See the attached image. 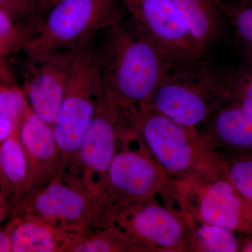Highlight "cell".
<instances>
[{"instance_id": "17", "label": "cell", "mask_w": 252, "mask_h": 252, "mask_svg": "<svg viewBox=\"0 0 252 252\" xmlns=\"http://www.w3.org/2000/svg\"><path fill=\"white\" fill-rule=\"evenodd\" d=\"M187 31L202 49L216 40L220 33L217 0H172Z\"/></svg>"}, {"instance_id": "15", "label": "cell", "mask_w": 252, "mask_h": 252, "mask_svg": "<svg viewBox=\"0 0 252 252\" xmlns=\"http://www.w3.org/2000/svg\"><path fill=\"white\" fill-rule=\"evenodd\" d=\"M198 128L217 149L252 154V114L232 102Z\"/></svg>"}, {"instance_id": "13", "label": "cell", "mask_w": 252, "mask_h": 252, "mask_svg": "<svg viewBox=\"0 0 252 252\" xmlns=\"http://www.w3.org/2000/svg\"><path fill=\"white\" fill-rule=\"evenodd\" d=\"M19 137L28 165L24 197L59 176L61 162L53 126L38 117L30 107L21 123Z\"/></svg>"}, {"instance_id": "31", "label": "cell", "mask_w": 252, "mask_h": 252, "mask_svg": "<svg viewBox=\"0 0 252 252\" xmlns=\"http://www.w3.org/2000/svg\"><path fill=\"white\" fill-rule=\"evenodd\" d=\"M245 2L248 3V4L252 5V0H243Z\"/></svg>"}, {"instance_id": "7", "label": "cell", "mask_w": 252, "mask_h": 252, "mask_svg": "<svg viewBox=\"0 0 252 252\" xmlns=\"http://www.w3.org/2000/svg\"><path fill=\"white\" fill-rule=\"evenodd\" d=\"M18 215L38 217L56 228L79 235L102 228L103 220L97 193L68 182L61 175L23 197L11 209V217Z\"/></svg>"}, {"instance_id": "6", "label": "cell", "mask_w": 252, "mask_h": 252, "mask_svg": "<svg viewBox=\"0 0 252 252\" xmlns=\"http://www.w3.org/2000/svg\"><path fill=\"white\" fill-rule=\"evenodd\" d=\"M51 6L26 51L78 49L123 19L119 0H58Z\"/></svg>"}, {"instance_id": "21", "label": "cell", "mask_w": 252, "mask_h": 252, "mask_svg": "<svg viewBox=\"0 0 252 252\" xmlns=\"http://www.w3.org/2000/svg\"><path fill=\"white\" fill-rule=\"evenodd\" d=\"M217 150L224 164L227 179L244 198L252 203V154Z\"/></svg>"}, {"instance_id": "29", "label": "cell", "mask_w": 252, "mask_h": 252, "mask_svg": "<svg viewBox=\"0 0 252 252\" xmlns=\"http://www.w3.org/2000/svg\"><path fill=\"white\" fill-rule=\"evenodd\" d=\"M245 58H246L247 64L252 67V47H245Z\"/></svg>"}, {"instance_id": "12", "label": "cell", "mask_w": 252, "mask_h": 252, "mask_svg": "<svg viewBox=\"0 0 252 252\" xmlns=\"http://www.w3.org/2000/svg\"><path fill=\"white\" fill-rule=\"evenodd\" d=\"M78 49L27 51L23 91L33 112L53 125L67 89Z\"/></svg>"}, {"instance_id": "2", "label": "cell", "mask_w": 252, "mask_h": 252, "mask_svg": "<svg viewBox=\"0 0 252 252\" xmlns=\"http://www.w3.org/2000/svg\"><path fill=\"white\" fill-rule=\"evenodd\" d=\"M127 130L169 180L203 182L225 176L222 158L197 127L183 125L150 104L126 109Z\"/></svg>"}, {"instance_id": "10", "label": "cell", "mask_w": 252, "mask_h": 252, "mask_svg": "<svg viewBox=\"0 0 252 252\" xmlns=\"http://www.w3.org/2000/svg\"><path fill=\"white\" fill-rule=\"evenodd\" d=\"M116 225L148 252H190L185 212L156 198L132 204L114 212L107 226Z\"/></svg>"}, {"instance_id": "16", "label": "cell", "mask_w": 252, "mask_h": 252, "mask_svg": "<svg viewBox=\"0 0 252 252\" xmlns=\"http://www.w3.org/2000/svg\"><path fill=\"white\" fill-rule=\"evenodd\" d=\"M19 131L0 144V189L11 211L24 195L27 184V161Z\"/></svg>"}, {"instance_id": "8", "label": "cell", "mask_w": 252, "mask_h": 252, "mask_svg": "<svg viewBox=\"0 0 252 252\" xmlns=\"http://www.w3.org/2000/svg\"><path fill=\"white\" fill-rule=\"evenodd\" d=\"M180 210L206 224L252 235V203L226 176L203 182L170 180L166 189Z\"/></svg>"}, {"instance_id": "22", "label": "cell", "mask_w": 252, "mask_h": 252, "mask_svg": "<svg viewBox=\"0 0 252 252\" xmlns=\"http://www.w3.org/2000/svg\"><path fill=\"white\" fill-rule=\"evenodd\" d=\"M220 13L228 18L235 34L245 45L252 47V6L241 0L223 3L217 0Z\"/></svg>"}, {"instance_id": "32", "label": "cell", "mask_w": 252, "mask_h": 252, "mask_svg": "<svg viewBox=\"0 0 252 252\" xmlns=\"http://www.w3.org/2000/svg\"><path fill=\"white\" fill-rule=\"evenodd\" d=\"M56 1H58V0H51V5H52L53 4H54L55 2H56Z\"/></svg>"}, {"instance_id": "23", "label": "cell", "mask_w": 252, "mask_h": 252, "mask_svg": "<svg viewBox=\"0 0 252 252\" xmlns=\"http://www.w3.org/2000/svg\"><path fill=\"white\" fill-rule=\"evenodd\" d=\"M36 30L18 28L11 16L0 9V58L21 46L26 48Z\"/></svg>"}, {"instance_id": "11", "label": "cell", "mask_w": 252, "mask_h": 252, "mask_svg": "<svg viewBox=\"0 0 252 252\" xmlns=\"http://www.w3.org/2000/svg\"><path fill=\"white\" fill-rule=\"evenodd\" d=\"M129 22L167 59L181 64L205 57L187 31L172 0H121Z\"/></svg>"}, {"instance_id": "14", "label": "cell", "mask_w": 252, "mask_h": 252, "mask_svg": "<svg viewBox=\"0 0 252 252\" xmlns=\"http://www.w3.org/2000/svg\"><path fill=\"white\" fill-rule=\"evenodd\" d=\"M4 226L12 252H68L81 235L60 229L29 215L11 217Z\"/></svg>"}, {"instance_id": "18", "label": "cell", "mask_w": 252, "mask_h": 252, "mask_svg": "<svg viewBox=\"0 0 252 252\" xmlns=\"http://www.w3.org/2000/svg\"><path fill=\"white\" fill-rule=\"evenodd\" d=\"M184 212L190 235V252H240V234L221 227L200 223Z\"/></svg>"}, {"instance_id": "20", "label": "cell", "mask_w": 252, "mask_h": 252, "mask_svg": "<svg viewBox=\"0 0 252 252\" xmlns=\"http://www.w3.org/2000/svg\"><path fill=\"white\" fill-rule=\"evenodd\" d=\"M29 104L22 91L0 86V144L19 130Z\"/></svg>"}, {"instance_id": "4", "label": "cell", "mask_w": 252, "mask_h": 252, "mask_svg": "<svg viewBox=\"0 0 252 252\" xmlns=\"http://www.w3.org/2000/svg\"><path fill=\"white\" fill-rule=\"evenodd\" d=\"M102 94L95 37L77 50L62 104L53 129L61 162V172L70 165L92 122Z\"/></svg>"}, {"instance_id": "30", "label": "cell", "mask_w": 252, "mask_h": 252, "mask_svg": "<svg viewBox=\"0 0 252 252\" xmlns=\"http://www.w3.org/2000/svg\"><path fill=\"white\" fill-rule=\"evenodd\" d=\"M37 1H39V2L40 3V4L42 5L43 6L47 4L51 5V0H37Z\"/></svg>"}, {"instance_id": "26", "label": "cell", "mask_w": 252, "mask_h": 252, "mask_svg": "<svg viewBox=\"0 0 252 252\" xmlns=\"http://www.w3.org/2000/svg\"><path fill=\"white\" fill-rule=\"evenodd\" d=\"M11 207L0 189V226L11 217Z\"/></svg>"}, {"instance_id": "5", "label": "cell", "mask_w": 252, "mask_h": 252, "mask_svg": "<svg viewBox=\"0 0 252 252\" xmlns=\"http://www.w3.org/2000/svg\"><path fill=\"white\" fill-rule=\"evenodd\" d=\"M121 141L117 154L98 189L99 205L103 212L102 227L114 212L124 207L156 198L163 193L170 180L158 162L135 137Z\"/></svg>"}, {"instance_id": "24", "label": "cell", "mask_w": 252, "mask_h": 252, "mask_svg": "<svg viewBox=\"0 0 252 252\" xmlns=\"http://www.w3.org/2000/svg\"><path fill=\"white\" fill-rule=\"evenodd\" d=\"M230 72L233 102L252 114V67L247 64Z\"/></svg>"}, {"instance_id": "1", "label": "cell", "mask_w": 252, "mask_h": 252, "mask_svg": "<svg viewBox=\"0 0 252 252\" xmlns=\"http://www.w3.org/2000/svg\"><path fill=\"white\" fill-rule=\"evenodd\" d=\"M97 44L102 95L123 109L148 104L175 63L130 23L106 28Z\"/></svg>"}, {"instance_id": "9", "label": "cell", "mask_w": 252, "mask_h": 252, "mask_svg": "<svg viewBox=\"0 0 252 252\" xmlns=\"http://www.w3.org/2000/svg\"><path fill=\"white\" fill-rule=\"evenodd\" d=\"M126 125V109L101 94L92 122L70 165L61 174L63 178L97 193L119 150Z\"/></svg>"}, {"instance_id": "19", "label": "cell", "mask_w": 252, "mask_h": 252, "mask_svg": "<svg viewBox=\"0 0 252 252\" xmlns=\"http://www.w3.org/2000/svg\"><path fill=\"white\" fill-rule=\"evenodd\" d=\"M68 252H148L116 225L81 235Z\"/></svg>"}, {"instance_id": "3", "label": "cell", "mask_w": 252, "mask_h": 252, "mask_svg": "<svg viewBox=\"0 0 252 252\" xmlns=\"http://www.w3.org/2000/svg\"><path fill=\"white\" fill-rule=\"evenodd\" d=\"M232 102L230 72L203 57L174 64L148 104L180 124L198 128Z\"/></svg>"}, {"instance_id": "28", "label": "cell", "mask_w": 252, "mask_h": 252, "mask_svg": "<svg viewBox=\"0 0 252 252\" xmlns=\"http://www.w3.org/2000/svg\"><path fill=\"white\" fill-rule=\"evenodd\" d=\"M244 238H240V252H252V235H244Z\"/></svg>"}, {"instance_id": "27", "label": "cell", "mask_w": 252, "mask_h": 252, "mask_svg": "<svg viewBox=\"0 0 252 252\" xmlns=\"http://www.w3.org/2000/svg\"><path fill=\"white\" fill-rule=\"evenodd\" d=\"M0 252H12L9 233L3 225L0 226Z\"/></svg>"}, {"instance_id": "25", "label": "cell", "mask_w": 252, "mask_h": 252, "mask_svg": "<svg viewBox=\"0 0 252 252\" xmlns=\"http://www.w3.org/2000/svg\"><path fill=\"white\" fill-rule=\"evenodd\" d=\"M42 5L37 0H0V9L11 17L26 18L30 22L39 24V9Z\"/></svg>"}]
</instances>
